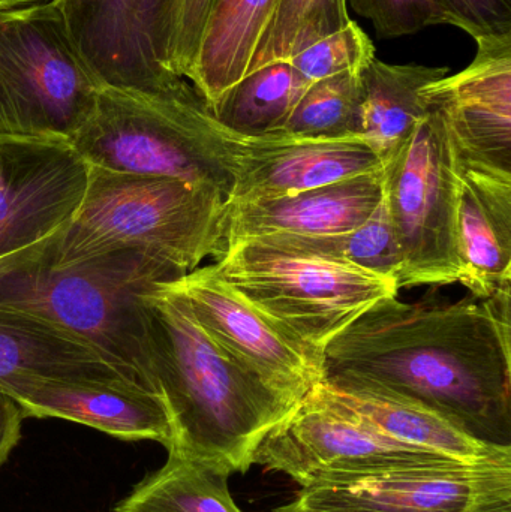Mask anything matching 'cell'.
<instances>
[{
  "label": "cell",
  "mask_w": 511,
  "mask_h": 512,
  "mask_svg": "<svg viewBox=\"0 0 511 512\" xmlns=\"http://www.w3.org/2000/svg\"><path fill=\"white\" fill-rule=\"evenodd\" d=\"M0 390L24 417L59 418L83 424L122 441H153L167 450L171 427L161 399L128 381L12 379Z\"/></svg>",
  "instance_id": "16"
},
{
  "label": "cell",
  "mask_w": 511,
  "mask_h": 512,
  "mask_svg": "<svg viewBox=\"0 0 511 512\" xmlns=\"http://www.w3.org/2000/svg\"><path fill=\"white\" fill-rule=\"evenodd\" d=\"M24 418L18 403L0 390V468L20 442Z\"/></svg>",
  "instance_id": "32"
},
{
  "label": "cell",
  "mask_w": 511,
  "mask_h": 512,
  "mask_svg": "<svg viewBox=\"0 0 511 512\" xmlns=\"http://www.w3.org/2000/svg\"><path fill=\"white\" fill-rule=\"evenodd\" d=\"M272 512H302V511L296 510V508H293V507H291L290 504H288V505H284V507L276 508V510L272 511Z\"/></svg>",
  "instance_id": "34"
},
{
  "label": "cell",
  "mask_w": 511,
  "mask_h": 512,
  "mask_svg": "<svg viewBox=\"0 0 511 512\" xmlns=\"http://www.w3.org/2000/svg\"><path fill=\"white\" fill-rule=\"evenodd\" d=\"M362 72L314 81L276 134L297 138H362Z\"/></svg>",
  "instance_id": "26"
},
{
  "label": "cell",
  "mask_w": 511,
  "mask_h": 512,
  "mask_svg": "<svg viewBox=\"0 0 511 512\" xmlns=\"http://www.w3.org/2000/svg\"><path fill=\"white\" fill-rule=\"evenodd\" d=\"M360 17L371 21L380 38H401L426 27L450 24L440 0H347Z\"/></svg>",
  "instance_id": "29"
},
{
  "label": "cell",
  "mask_w": 511,
  "mask_h": 512,
  "mask_svg": "<svg viewBox=\"0 0 511 512\" xmlns=\"http://www.w3.org/2000/svg\"><path fill=\"white\" fill-rule=\"evenodd\" d=\"M302 512H497L511 507V459L393 469L302 487Z\"/></svg>",
  "instance_id": "10"
},
{
  "label": "cell",
  "mask_w": 511,
  "mask_h": 512,
  "mask_svg": "<svg viewBox=\"0 0 511 512\" xmlns=\"http://www.w3.org/2000/svg\"><path fill=\"white\" fill-rule=\"evenodd\" d=\"M384 167V203L402 259L398 286L458 282V161L437 108Z\"/></svg>",
  "instance_id": "8"
},
{
  "label": "cell",
  "mask_w": 511,
  "mask_h": 512,
  "mask_svg": "<svg viewBox=\"0 0 511 512\" xmlns=\"http://www.w3.org/2000/svg\"><path fill=\"white\" fill-rule=\"evenodd\" d=\"M101 89L54 0L0 9V135L71 141Z\"/></svg>",
  "instance_id": "7"
},
{
  "label": "cell",
  "mask_w": 511,
  "mask_h": 512,
  "mask_svg": "<svg viewBox=\"0 0 511 512\" xmlns=\"http://www.w3.org/2000/svg\"><path fill=\"white\" fill-rule=\"evenodd\" d=\"M111 512H117V511H111Z\"/></svg>",
  "instance_id": "35"
},
{
  "label": "cell",
  "mask_w": 511,
  "mask_h": 512,
  "mask_svg": "<svg viewBox=\"0 0 511 512\" xmlns=\"http://www.w3.org/2000/svg\"><path fill=\"white\" fill-rule=\"evenodd\" d=\"M450 26L473 39L511 33V0H440Z\"/></svg>",
  "instance_id": "31"
},
{
  "label": "cell",
  "mask_w": 511,
  "mask_h": 512,
  "mask_svg": "<svg viewBox=\"0 0 511 512\" xmlns=\"http://www.w3.org/2000/svg\"><path fill=\"white\" fill-rule=\"evenodd\" d=\"M12 379L128 381L92 346L68 331L30 313L0 306V382Z\"/></svg>",
  "instance_id": "20"
},
{
  "label": "cell",
  "mask_w": 511,
  "mask_h": 512,
  "mask_svg": "<svg viewBox=\"0 0 511 512\" xmlns=\"http://www.w3.org/2000/svg\"><path fill=\"white\" fill-rule=\"evenodd\" d=\"M350 23L347 0H278L249 72L278 60H290L312 42Z\"/></svg>",
  "instance_id": "27"
},
{
  "label": "cell",
  "mask_w": 511,
  "mask_h": 512,
  "mask_svg": "<svg viewBox=\"0 0 511 512\" xmlns=\"http://www.w3.org/2000/svg\"><path fill=\"white\" fill-rule=\"evenodd\" d=\"M228 135L234 164L228 204L288 197L384 171L383 159L360 137H243L230 131Z\"/></svg>",
  "instance_id": "15"
},
{
  "label": "cell",
  "mask_w": 511,
  "mask_h": 512,
  "mask_svg": "<svg viewBox=\"0 0 511 512\" xmlns=\"http://www.w3.org/2000/svg\"><path fill=\"white\" fill-rule=\"evenodd\" d=\"M227 215V197L218 189L89 165L74 218L27 252L53 265L140 252L188 274L227 251Z\"/></svg>",
  "instance_id": "4"
},
{
  "label": "cell",
  "mask_w": 511,
  "mask_h": 512,
  "mask_svg": "<svg viewBox=\"0 0 511 512\" xmlns=\"http://www.w3.org/2000/svg\"><path fill=\"white\" fill-rule=\"evenodd\" d=\"M230 472L168 453L167 462L146 475L117 512H243L228 487Z\"/></svg>",
  "instance_id": "24"
},
{
  "label": "cell",
  "mask_w": 511,
  "mask_h": 512,
  "mask_svg": "<svg viewBox=\"0 0 511 512\" xmlns=\"http://www.w3.org/2000/svg\"><path fill=\"white\" fill-rule=\"evenodd\" d=\"M452 462L405 447L312 393L264 436L254 454V465L288 475L300 487Z\"/></svg>",
  "instance_id": "9"
},
{
  "label": "cell",
  "mask_w": 511,
  "mask_h": 512,
  "mask_svg": "<svg viewBox=\"0 0 511 512\" xmlns=\"http://www.w3.org/2000/svg\"><path fill=\"white\" fill-rule=\"evenodd\" d=\"M168 286L179 292L207 334L293 406L323 382V357L258 315L218 274L198 267Z\"/></svg>",
  "instance_id": "13"
},
{
  "label": "cell",
  "mask_w": 511,
  "mask_h": 512,
  "mask_svg": "<svg viewBox=\"0 0 511 512\" xmlns=\"http://www.w3.org/2000/svg\"><path fill=\"white\" fill-rule=\"evenodd\" d=\"M474 41L473 62L422 95L443 116L459 165L511 174V33Z\"/></svg>",
  "instance_id": "14"
},
{
  "label": "cell",
  "mask_w": 511,
  "mask_h": 512,
  "mask_svg": "<svg viewBox=\"0 0 511 512\" xmlns=\"http://www.w3.org/2000/svg\"><path fill=\"white\" fill-rule=\"evenodd\" d=\"M53 0H0V9L24 8V6L39 5Z\"/></svg>",
  "instance_id": "33"
},
{
  "label": "cell",
  "mask_w": 511,
  "mask_h": 512,
  "mask_svg": "<svg viewBox=\"0 0 511 512\" xmlns=\"http://www.w3.org/2000/svg\"><path fill=\"white\" fill-rule=\"evenodd\" d=\"M447 75V66L390 65L377 57L363 69L362 138L384 167L428 114L423 87Z\"/></svg>",
  "instance_id": "22"
},
{
  "label": "cell",
  "mask_w": 511,
  "mask_h": 512,
  "mask_svg": "<svg viewBox=\"0 0 511 512\" xmlns=\"http://www.w3.org/2000/svg\"><path fill=\"white\" fill-rule=\"evenodd\" d=\"M185 276L122 251L53 265L32 252L0 259V306L44 319L92 346L132 384L152 391L147 295Z\"/></svg>",
  "instance_id": "3"
},
{
  "label": "cell",
  "mask_w": 511,
  "mask_h": 512,
  "mask_svg": "<svg viewBox=\"0 0 511 512\" xmlns=\"http://www.w3.org/2000/svg\"><path fill=\"white\" fill-rule=\"evenodd\" d=\"M278 0H213L188 83L212 108L249 72Z\"/></svg>",
  "instance_id": "21"
},
{
  "label": "cell",
  "mask_w": 511,
  "mask_h": 512,
  "mask_svg": "<svg viewBox=\"0 0 511 512\" xmlns=\"http://www.w3.org/2000/svg\"><path fill=\"white\" fill-rule=\"evenodd\" d=\"M245 242L263 243L285 251L356 265L380 276L395 279L396 282L401 276V254L384 198L374 215L350 233L309 237L267 236Z\"/></svg>",
  "instance_id": "25"
},
{
  "label": "cell",
  "mask_w": 511,
  "mask_h": 512,
  "mask_svg": "<svg viewBox=\"0 0 511 512\" xmlns=\"http://www.w3.org/2000/svg\"><path fill=\"white\" fill-rule=\"evenodd\" d=\"M311 393L414 450L462 463L511 459V447L479 441L443 415L410 400L365 390H342L326 382H320Z\"/></svg>",
  "instance_id": "19"
},
{
  "label": "cell",
  "mask_w": 511,
  "mask_h": 512,
  "mask_svg": "<svg viewBox=\"0 0 511 512\" xmlns=\"http://www.w3.org/2000/svg\"><path fill=\"white\" fill-rule=\"evenodd\" d=\"M147 330L153 390L171 427L167 453L246 474L264 436L297 406L221 348L167 283L147 295Z\"/></svg>",
  "instance_id": "2"
},
{
  "label": "cell",
  "mask_w": 511,
  "mask_h": 512,
  "mask_svg": "<svg viewBox=\"0 0 511 512\" xmlns=\"http://www.w3.org/2000/svg\"><path fill=\"white\" fill-rule=\"evenodd\" d=\"M309 84L290 60H278L246 74L210 108V113L233 134H276Z\"/></svg>",
  "instance_id": "23"
},
{
  "label": "cell",
  "mask_w": 511,
  "mask_h": 512,
  "mask_svg": "<svg viewBox=\"0 0 511 512\" xmlns=\"http://www.w3.org/2000/svg\"><path fill=\"white\" fill-rule=\"evenodd\" d=\"M81 59L102 87L170 92L186 83L167 69L171 0H54Z\"/></svg>",
  "instance_id": "12"
},
{
  "label": "cell",
  "mask_w": 511,
  "mask_h": 512,
  "mask_svg": "<svg viewBox=\"0 0 511 512\" xmlns=\"http://www.w3.org/2000/svg\"><path fill=\"white\" fill-rule=\"evenodd\" d=\"M384 198V171L288 197L228 204L227 246L267 236H335L365 224Z\"/></svg>",
  "instance_id": "17"
},
{
  "label": "cell",
  "mask_w": 511,
  "mask_h": 512,
  "mask_svg": "<svg viewBox=\"0 0 511 512\" xmlns=\"http://www.w3.org/2000/svg\"><path fill=\"white\" fill-rule=\"evenodd\" d=\"M375 57L372 39L351 20L332 35L312 42L291 57L290 62L309 83L345 74L362 72Z\"/></svg>",
  "instance_id": "28"
},
{
  "label": "cell",
  "mask_w": 511,
  "mask_h": 512,
  "mask_svg": "<svg viewBox=\"0 0 511 512\" xmlns=\"http://www.w3.org/2000/svg\"><path fill=\"white\" fill-rule=\"evenodd\" d=\"M89 164L59 138L0 135V259L59 233L83 203Z\"/></svg>",
  "instance_id": "11"
},
{
  "label": "cell",
  "mask_w": 511,
  "mask_h": 512,
  "mask_svg": "<svg viewBox=\"0 0 511 512\" xmlns=\"http://www.w3.org/2000/svg\"><path fill=\"white\" fill-rule=\"evenodd\" d=\"M511 286L489 298H384L323 351V382L419 403L511 447Z\"/></svg>",
  "instance_id": "1"
},
{
  "label": "cell",
  "mask_w": 511,
  "mask_h": 512,
  "mask_svg": "<svg viewBox=\"0 0 511 512\" xmlns=\"http://www.w3.org/2000/svg\"><path fill=\"white\" fill-rule=\"evenodd\" d=\"M71 143L93 167L209 186L227 200L233 189L230 135L188 81L170 92L102 87Z\"/></svg>",
  "instance_id": "5"
},
{
  "label": "cell",
  "mask_w": 511,
  "mask_h": 512,
  "mask_svg": "<svg viewBox=\"0 0 511 512\" xmlns=\"http://www.w3.org/2000/svg\"><path fill=\"white\" fill-rule=\"evenodd\" d=\"M212 265L258 315L320 357L330 340L399 291L395 279L365 268L258 242L227 246Z\"/></svg>",
  "instance_id": "6"
},
{
  "label": "cell",
  "mask_w": 511,
  "mask_h": 512,
  "mask_svg": "<svg viewBox=\"0 0 511 512\" xmlns=\"http://www.w3.org/2000/svg\"><path fill=\"white\" fill-rule=\"evenodd\" d=\"M458 179V282L489 298L511 286V174L458 164Z\"/></svg>",
  "instance_id": "18"
},
{
  "label": "cell",
  "mask_w": 511,
  "mask_h": 512,
  "mask_svg": "<svg viewBox=\"0 0 511 512\" xmlns=\"http://www.w3.org/2000/svg\"><path fill=\"white\" fill-rule=\"evenodd\" d=\"M213 0H171L167 69L188 81Z\"/></svg>",
  "instance_id": "30"
}]
</instances>
